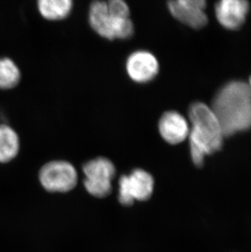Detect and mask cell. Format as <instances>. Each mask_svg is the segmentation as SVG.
<instances>
[{
	"label": "cell",
	"instance_id": "1",
	"mask_svg": "<svg viewBox=\"0 0 251 252\" xmlns=\"http://www.w3.org/2000/svg\"><path fill=\"white\" fill-rule=\"evenodd\" d=\"M211 110L218 119L224 136L251 129L249 84L242 81L227 83L216 93Z\"/></svg>",
	"mask_w": 251,
	"mask_h": 252
},
{
	"label": "cell",
	"instance_id": "2",
	"mask_svg": "<svg viewBox=\"0 0 251 252\" xmlns=\"http://www.w3.org/2000/svg\"><path fill=\"white\" fill-rule=\"evenodd\" d=\"M188 117L192 124L189 131L190 154L196 167L203 166L207 155H213L223 146V131L211 108L201 102L190 105Z\"/></svg>",
	"mask_w": 251,
	"mask_h": 252
},
{
	"label": "cell",
	"instance_id": "3",
	"mask_svg": "<svg viewBox=\"0 0 251 252\" xmlns=\"http://www.w3.org/2000/svg\"><path fill=\"white\" fill-rule=\"evenodd\" d=\"M129 6L123 0L95 1L89 9V23L93 31L109 40L128 39L134 34Z\"/></svg>",
	"mask_w": 251,
	"mask_h": 252
},
{
	"label": "cell",
	"instance_id": "4",
	"mask_svg": "<svg viewBox=\"0 0 251 252\" xmlns=\"http://www.w3.org/2000/svg\"><path fill=\"white\" fill-rule=\"evenodd\" d=\"M85 175L83 185L88 193L93 197L104 198L112 193V181L116 176V167L111 160L98 157L83 165Z\"/></svg>",
	"mask_w": 251,
	"mask_h": 252
},
{
	"label": "cell",
	"instance_id": "5",
	"mask_svg": "<svg viewBox=\"0 0 251 252\" xmlns=\"http://www.w3.org/2000/svg\"><path fill=\"white\" fill-rule=\"evenodd\" d=\"M38 179L41 186L51 193H67L78 184V172L70 162L51 161L41 167Z\"/></svg>",
	"mask_w": 251,
	"mask_h": 252
},
{
	"label": "cell",
	"instance_id": "6",
	"mask_svg": "<svg viewBox=\"0 0 251 252\" xmlns=\"http://www.w3.org/2000/svg\"><path fill=\"white\" fill-rule=\"evenodd\" d=\"M154 184L151 174L143 169H135L129 175H123L119 179V202L130 207L135 201L150 200L154 193Z\"/></svg>",
	"mask_w": 251,
	"mask_h": 252
},
{
	"label": "cell",
	"instance_id": "7",
	"mask_svg": "<svg viewBox=\"0 0 251 252\" xmlns=\"http://www.w3.org/2000/svg\"><path fill=\"white\" fill-rule=\"evenodd\" d=\"M171 15L183 24L193 29L206 27L208 18L206 16V2L204 0H176L167 3Z\"/></svg>",
	"mask_w": 251,
	"mask_h": 252
},
{
	"label": "cell",
	"instance_id": "8",
	"mask_svg": "<svg viewBox=\"0 0 251 252\" xmlns=\"http://www.w3.org/2000/svg\"><path fill=\"white\" fill-rule=\"evenodd\" d=\"M126 69L131 80L138 84H146L158 74V61L148 51H136L126 60Z\"/></svg>",
	"mask_w": 251,
	"mask_h": 252
},
{
	"label": "cell",
	"instance_id": "9",
	"mask_svg": "<svg viewBox=\"0 0 251 252\" xmlns=\"http://www.w3.org/2000/svg\"><path fill=\"white\" fill-rule=\"evenodd\" d=\"M249 9L245 0H222L216 4V15L223 27L235 31L244 24Z\"/></svg>",
	"mask_w": 251,
	"mask_h": 252
},
{
	"label": "cell",
	"instance_id": "10",
	"mask_svg": "<svg viewBox=\"0 0 251 252\" xmlns=\"http://www.w3.org/2000/svg\"><path fill=\"white\" fill-rule=\"evenodd\" d=\"M159 133L170 145L183 142L189 135V126L185 117L177 111L164 113L159 119Z\"/></svg>",
	"mask_w": 251,
	"mask_h": 252
},
{
	"label": "cell",
	"instance_id": "11",
	"mask_svg": "<svg viewBox=\"0 0 251 252\" xmlns=\"http://www.w3.org/2000/svg\"><path fill=\"white\" fill-rule=\"evenodd\" d=\"M20 138L17 131L7 124H0V163H7L19 154Z\"/></svg>",
	"mask_w": 251,
	"mask_h": 252
},
{
	"label": "cell",
	"instance_id": "12",
	"mask_svg": "<svg viewBox=\"0 0 251 252\" xmlns=\"http://www.w3.org/2000/svg\"><path fill=\"white\" fill-rule=\"evenodd\" d=\"M71 0H39L38 9L48 21H62L69 17L73 9Z\"/></svg>",
	"mask_w": 251,
	"mask_h": 252
},
{
	"label": "cell",
	"instance_id": "13",
	"mask_svg": "<svg viewBox=\"0 0 251 252\" xmlns=\"http://www.w3.org/2000/svg\"><path fill=\"white\" fill-rule=\"evenodd\" d=\"M21 78V70L14 62L7 57H0V89L14 88L19 84Z\"/></svg>",
	"mask_w": 251,
	"mask_h": 252
},
{
	"label": "cell",
	"instance_id": "14",
	"mask_svg": "<svg viewBox=\"0 0 251 252\" xmlns=\"http://www.w3.org/2000/svg\"><path fill=\"white\" fill-rule=\"evenodd\" d=\"M249 86H250V88H251V78H250V81H249Z\"/></svg>",
	"mask_w": 251,
	"mask_h": 252
}]
</instances>
